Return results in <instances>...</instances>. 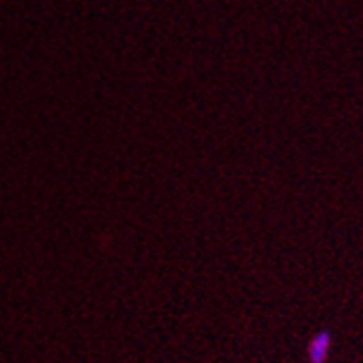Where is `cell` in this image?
Masks as SVG:
<instances>
[{
  "instance_id": "6da1fadb",
  "label": "cell",
  "mask_w": 363,
  "mask_h": 363,
  "mask_svg": "<svg viewBox=\"0 0 363 363\" xmlns=\"http://www.w3.org/2000/svg\"><path fill=\"white\" fill-rule=\"evenodd\" d=\"M330 346H333V335L330 333H319L311 339L308 343V359L313 363H323L330 354Z\"/></svg>"
}]
</instances>
